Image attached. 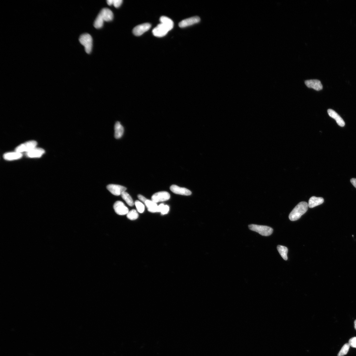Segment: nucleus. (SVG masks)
<instances>
[{"instance_id":"f257e3e1","label":"nucleus","mask_w":356,"mask_h":356,"mask_svg":"<svg viewBox=\"0 0 356 356\" xmlns=\"http://www.w3.org/2000/svg\"><path fill=\"white\" fill-rule=\"evenodd\" d=\"M317 164L339 191L344 210L356 216V136L339 134L319 145Z\"/></svg>"}]
</instances>
